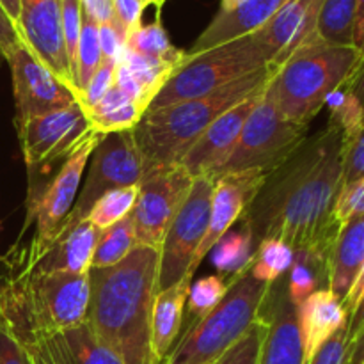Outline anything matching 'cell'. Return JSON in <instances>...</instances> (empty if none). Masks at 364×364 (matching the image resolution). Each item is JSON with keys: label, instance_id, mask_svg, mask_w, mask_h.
Here are the masks:
<instances>
[{"label": "cell", "instance_id": "obj_23", "mask_svg": "<svg viewBox=\"0 0 364 364\" xmlns=\"http://www.w3.org/2000/svg\"><path fill=\"white\" fill-rule=\"evenodd\" d=\"M364 265V215H355L341 224L329 258L327 290L341 302L350 294Z\"/></svg>", "mask_w": 364, "mask_h": 364}, {"label": "cell", "instance_id": "obj_5", "mask_svg": "<svg viewBox=\"0 0 364 364\" xmlns=\"http://www.w3.org/2000/svg\"><path fill=\"white\" fill-rule=\"evenodd\" d=\"M270 287L255 279L251 267L231 277L223 301L188 327L166 364H215L259 318Z\"/></svg>", "mask_w": 364, "mask_h": 364}, {"label": "cell", "instance_id": "obj_3", "mask_svg": "<svg viewBox=\"0 0 364 364\" xmlns=\"http://www.w3.org/2000/svg\"><path fill=\"white\" fill-rule=\"evenodd\" d=\"M274 71L276 70L265 66L210 95L148 110L134 128L144 173L159 167L178 166L185 153L217 117L249 96L263 91Z\"/></svg>", "mask_w": 364, "mask_h": 364}, {"label": "cell", "instance_id": "obj_1", "mask_svg": "<svg viewBox=\"0 0 364 364\" xmlns=\"http://www.w3.org/2000/svg\"><path fill=\"white\" fill-rule=\"evenodd\" d=\"M343 132L329 121L326 130L306 139L290 159L267 174L242 217L256 249L267 238H277L329 269L341 228L334 210L343 187Z\"/></svg>", "mask_w": 364, "mask_h": 364}, {"label": "cell", "instance_id": "obj_39", "mask_svg": "<svg viewBox=\"0 0 364 364\" xmlns=\"http://www.w3.org/2000/svg\"><path fill=\"white\" fill-rule=\"evenodd\" d=\"M306 364H350V338L347 326L334 333Z\"/></svg>", "mask_w": 364, "mask_h": 364}, {"label": "cell", "instance_id": "obj_48", "mask_svg": "<svg viewBox=\"0 0 364 364\" xmlns=\"http://www.w3.org/2000/svg\"><path fill=\"white\" fill-rule=\"evenodd\" d=\"M363 326H364V295L361 301H359V304L354 308V311L348 315L347 331H348V338H350V343L352 340L358 336L359 331L363 329Z\"/></svg>", "mask_w": 364, "mask_h": 364}, {"label": "cell", "instance_id": "obj_12", "mask_svg": "<svg viewBox=\"0 0 364 364\" xmlns=\"http://www.w3.org/2000/svg\"><path fill=\"white\" fill-rule=\"evenodd\" d=\"M4 57L13 77L16 124L78 103L77 91L52 73L21 39Z\"/></svg>", "mask_w": 364, "mask_h": 364}, {"label": "cell", "instance_id": "obj_52", "mask_svg": "<svg viewBox=\"0 0 364 364\" xmlns=\"http://www.w3.org/2000/svg\"><path fill=\"white\" fill-rule=\"evenodd\" d=\"M27 348H28V352L32 354V358H34L36 364H52V361H50V359L46 358V355L43 354L38 347H34V345H28Z\"/></svg>", "mask_w": 364, "mask_h": 364}, {"label": "cell", "instance_id": "obj_7", "mask_svg": "<svg viewBox=\"0 0 364 364\" xmlns=\"http://www.w3.org/2000/svg\"><path fill=\"white\" fill-rule=\"evenodd\" d=\"M308 124L288 119L263 91L245 121L237 146L215 178L242 171L270 173L301 148L308 139Z\"/></svg>", "mask_w": 364, "mask_h": 364}, {"label": "cell", "instance_id": "obj_14", "mask_svg": "<svg viewBox=\"0 0 364 364\" xmlns=\"http://www.w3.org/2000/svg\"><path fill=\"white\" fill-rule=\"evenodd\" d=\"M265 171H242V173H230L213 180L212 208H210V223L201 245L196 251L188 276L194 279L198 267L213 245L235 226L237 220L244 217L245 210L255 201L256 194L263 187L267 180Z\"/></svg>", "mask_w": 364, "mask_h": 364}, {"label": "cell", "instance_id": "obj_28", "mask_svg": "<svg viewBox=\"0 0 364 364\" xmlns=\"http://www.w3.org/2000/svg\"><path fill=\"white\" fill-rule=\"evenodd\" d=\"M137 245L132 213L107 230L100 231L98 244L92 255L91 269H109L123 262Z\"/></svg>", "mask_w": 364, "mask_h": 364}, {"label": "cell", "instance_id": "obj_32", "mask_svg": "<svg viewBox=\"0 0 364 364\" xmlns=\"http://www.w3.org/2000/svg\"><path fill=\"white\" fill-rule=\"evenodd\" d=\"M294 265V249L277 238H267L256 249L251 274L262 283L274 284Z\"/></svg>", "mask_w": 364, "mask_h": 364}, {"label": "cell", "instance_id": "obj_31", "mask_svg": "<svg viewBox=\"0 0 364 364\" xmlns=\"http://www.w3.org/2000/svg\"><path fill=\"white\" fill-rule=\"evenodd\" d=\"M139 198V185H130V187L114 188V191L105 192L95 205L91 206L85 219L96 228L103 231L112 224L119 223L124 217L130 215L135 208V203Z\"/></svg>", "mask_w": 364, "mask_h": 364}, {"label": "cell", "instance_id": "obj_24", "mask_svg": "<svg viewBox=\"0 0 364 364\" xmlns=\"http://www.w3.org/2000/svg\"><path fill=\"white\" fill-rule=\"evenodd\" d=\"M191 277L155 295L151 311V352L155 364H166L167 355L176 345L185 316Z\"/></svg>", "mask_w": 364, "mask_h": 364}, {"label": "cell", "instance_id": "obj_6", "mask_svg": "<svg viewBox=\"0 0 364 364\" xmlns=\"http://www.w3.org/2000/svg\"><path fill=\"white\" fill-rule=\"evenodd\" d=\"M270 60L272 53L258 32L231 39L196 55L187 53L181 66L153 98L148 110L164 109L178 102L210 95L238 78L269 66Z\"/></svg>", "mask_w": 364, "mask_h": 364}, {"label": "cell", "instance_id": "obj_10", "mask_svg": "<svg viewBox=\"0 0 364 364\" xmlns=\"http://www.w3.org/2000/svg\"><path fill=\"white\" fill-rule=\"evenodd\" d=\"M212 194V178H194L187 199L178 210L171 226L167 228V233L160 245L156 294L174 287L183 277H191L188 270L194 262L196 251L208 230Z\"/></svg>", "mask_w": 364, "mask_h": 364}, {"label": "cell", "instance_id": "obj_49", "mask_svg": "<svg viewBox=\"0 0 364 364\" xmlns=\"http://www.w3.org/2000/svg\"><path fill=\"white\" fill-rule=\"evenodd\" d=\"M354 46L364 55V0H358V14H355Z\"/></svg>", "mask_w": 364, "mask_h": 364}, {"label": "cell", "instance_id": "obj_38", "mask_svg": "<svg viewBox=\"0 0 364 364\" xmlns=\"http://www.w3.org/2000/svg\"><path fill=\"white\" fill-rule=\"evenodd\" d=\"M364 178V121L354 135L345 141L343 187Z\"/></svg>", "mask_w": 364, "mask_h": 364}, {"label": "cell", "instance_id": "obj_56", "mask_svg": "<svg viewBox=\"0 0 364 364\" xmlns=\"http://www.w3.org/2000/svg\"><path fill=\"white\" fill-rule=\"evenodd\" d=\"M363 364H364V363H363Z\"/></svg>", "mask_w": 364, "mask_h": 364}, {"label": "cell", "instance_id": "obj_4", "mask_svg": "<svg viewBox=\"0 0 364 364\" xmlns=\"http://www.w3.org/2000/svg\"><path fill=\"white\" fill-rule=\"evenodd\" d=\"M364 55L355 46L313 39L295 50L272 73L265 95L295 123L308 124L327 100L354 75Z\"/></svg>", "mask_w": 364, "mask_h": 364}, {"label": "cell", "instance_id": "obj_22", "mask_svg": "<svg viewBox=\"0 0 364 364\" xmlns=\"http://www.w3.org/2000/svg\"><path fill=\"white\" fill-rule=\"evenodd\" d=\"M299 331H301L304 364L315 355V352L347 326L348 313L343 302L331 290H316L299 306Z\"/></svg>", "mask_w": 364, "mask_h": 364}, {"label": "cell", "instance_id": "obj_54", "mask_svg": "<svg viewBox=\"0 0 364 364\" xmlns=\"http://www.w3.org/2000/svg\"><path fill=\"white\" fill-rule=\"evenodd\" d=\"M144 2L148 4V6H156V9H159L160 13V9H162V6L167 2V0H144Z\"/></svg>", "mask_w": 364, "mask_h": 364}, {"label": "cell", "instance_id": "obj_2", "mask_svg": "<svg viewBox=\"0 0 364 364\" xmlns=\"http://www.w3.org/2000/svg\"><path fill=\"white\" fill-rule=\"evenodd\" d=\"M159 262V247L137 244L117 265L89 270L91 302L87 322L123 364H155L151 311Z\"/></svg>", "mask_w": 364, "mask_h": 364}, {"label": "cell", "instance_id": "obj_27", "mask_svg": "<svg viewBox=\"0 0 364 364\" xmlns=\"http://www.w3.org/2000/svg\"><path fill=\"white\" fill-rule=\"evenodd\" d=\"M127 48L135 53H141V55L169 63L176 68H180L187 57V52L178 50L171 43L169 36L160 21V14H156V20L153 23L141 25L127 36Z\"/></svg>", "mask_w": 364, "mask_h": 364}, {"label": "cell", "instance_id": "obj_11", "mask_svg": "<svg viewBox=\"0 0 364 364\" xmlns=\"http://www.w3.org/2000/svg\"><path fill=\"white\" fill-rule=\"evenodd\" d=\"M194 178L178 166L159 167L142 174L139 198L132 212L139 245H162L167 228L187 199Z\"/></svg>", "mask_w": 364, "mask_h": 364}, {"label": "cell", "instance_id": "obj_8", "mask_svg": "<svg viewBox=\"0 0 364 364\" xmlns=\"http://www.w3.org/2000/svg\"><path fill=\"white\" fill-rule=\"evenodd\" d=\"M102 134L89 130L73 151L63 160L55 176L38 191L36 196H28V212L25 228L34 220L36 237L32 244L23 251L27 258H36L48 247L50 240L63 226L64 219L70 215L77 196L80 192L82 174L87 169L89 159L98 146Z\"/></svg>", "mask_w": 364, "mask_h": 364}, {"label": "cell", "instance_id": "obj_34", "mask_svg": "<svg viewBox=\"0 0 364 364\" xmlns=\"http://www.w3.org/2000/svg\"><path fill=\"white\" fill-rule=\"evenodd\" d=\"M146 114V109L135 102H127L117 109L103 114H87L89 124L96 134H116V132L134 130Z\"/></svg>", "mask_w": 364, "mask_h": 364}, {"label": "cell", "instance_id": "obj_20", "mask_svg": "<svg viewBox=\"0 0 364 364\" xmlns=\"http://www.w3.org/2000/svg\"><path fill=\"white\" fill-rule=\"evenodd\" d=\"M287 2L288 0H242L231 9H219L187 53L196 55L231 39L259 31Z\"/></svg>", "mask_w": 364, "mask_h": 364}, {"label": "cell", "instance_id": "obj_33", "mask_svg": "<svg viewBox=\"0 0 364 364\" xmlns=\"http://www.w3.org/2000/svg\"><path fill=\"white\" fill-rule=\"evenodd\" d=\"M230 281L223 276H208L198 279L194 283L192 281L191 288H188L187 297V311L191 315V326L201 320L203 316L208 315L226 295Z\"/></svg>", "mask_w": 364, "mask_h": 364}, {"label": "cell", "instance_id": "obj_37", "mask_svg": "<svg viewBox=\"0 0 364 364\" xmlns=\"http://www.w3.org/2000/svg\"><path fill=\"white\" fill-rule=\"evenodd\" d=\"M116 68L117 63H114V60H102V64H100V68L92 75L87 87L84 89L80 96V105L85 110L92 109L114 87V84H116Z\"/></svg>", "mask_w": 364, "mask_h": 364}, {"label": "cell", "instance_id": "obj_19", "mask_svg": "<svg viewBox=\"0 0 364 364\" xmlns=\"http://www.w3.org/2000/svg\"><path fill=\"white\" fill-rule=\"evenodd\" d=\"M98 237L100 230H96L87 219H82L73 226L57 231L48 247L36 258H27L21 252L18 263L36 272L87 274L91 270Z\"/></svg>", "mask_w": 364, "mask_h": 364}, {"label": "cell", "instance_id": "obj_9", "mask_svg": "<svg viewBox=\"0 0 364 364\" xmlns=\"http://www.w3.org/2000/svg\"><path fill=\"white\" fill-rule=\"evenodd\" d=\"M142 173H144V166H142V155L135 141L134 130L102 135L98 146L89 159L84 187L78 192L70 215L64 219L59 230L73 226L85 219L91 206L105 192L141 183Z\"/></svg>", "mask_w": 364, "mask_h": 364}, {"label": "cell", "instance_id": "obj_30", "mask_svg": "<svg viewBox=\"0 0 364 364\" xmlns=\"http://www.w3.org/2000/svg\"><path fill=\"white\" fill-rule=\"evenodd\" d=\"M117 63H123L124 66L132 71V75L137 78L139 85H141L142 92H144L146 96V102H148L149 105H151L153 98L162 91V87L166 85V82L169 80L171 75L178 70L176 66H173V64L169 63H164V60L132 52L127 46H124L123 53H121Z\"/></svg>", "mask_w": 364, "mask_h": 364}, {"label": "cell", "instance_id": "obj_47", "mask_svg": "<svg viewBox=\"0 0 364 364\" xmlns=\"http://www.w3.org/2000/svg\"><path fill=\"white\" fill-rule=\"evenodd\" d=\"M343 87L347 89L348 95L355 100V103H358L359 109H361L364 114V59L358 66V70L354 71V75L345 82Z\"/></svg>", "mask_w": 364, "mask_h": 364}, {"label": "cell", "instance_id": "obj_43", "mask_svg": "<svg viewBox=\"0 0 364 364\" xmlns=\"http://www.w3.org/2000/svg\"><path fill=\"white\" fill-rule=\"evenodd\" d=\"M148 7L144 0H114V13L117 23L121 25L127 36L137 27H141L142 13Z\"/></svg>", "mask_w": 364, "mask_h": 364}, {"label": "cell", "instance_id": "obj_15", "mask_svg": "<svg viewBox=\"0 0 364 364\" xmlns=\"http://www.w3.org/2000/svg\"><path fill=\"white\" fill-rule=\"evenodd\" d=\"M16 31L27 48L52 73L73 87L64 52L60 0H20Z\"/></svg>", "mask_w": 364, "mask_h": 364}, {"label": "cell", "instance_id": "obj_53", "mask_svg": "<svg viewBox=\"0 0 364 364\" xmlns=\"http://www.w3.org/2000/svg\"><path fill=\"white\" fill-rule=\"evenodd\" d=\"M242 0H223V4H220V9H231V7H235L237 4H240Z\"/></svg>", "mask_w": 364, "mask_h": 364}, {"label": "cell", "instance_id": "obj_35", "mask_svg": "<svg viewBox=\"0 0 364 364\" xmlns=\"http://www.w3.org/2000/svg\"><path fill=\"white\" fill-rule=\"evenodd\" d=\"M267 318L265 315H259L251 326V329L223 355L215 364H258L259 350H262L263 338L267 334Z\"/></svg>", "mask_w": 364, "mask_h": 364}, {"label": "cell", "instance_id": "obj_17", "mask_svg": "<svg viewBox=\"0 0 364 364\" xmlns=\"http://www.w3.org/2000/svg\"><path fill=\"white\" fill-rule=\"evenodd\" d=\"M297 311L299 308L288 297L287 284L276 281L262 309L269 326L258 364H304Z\"/></svg>", "mask_w": 364, "mask_h": 364}, {"label": "cell", "instance_id": "obj_44", "mask_svg": "<svg viewBox=\"0 0 364 364\" xmlns=\"http://www.w3.org/2000/svg\"><path fill=\"white\" fill-rule=\"evenodd\" d=\"M114 85H116L117 89H121V91H123L124 95L132 100V102L139 103V105H142L146 110H148L149 103L146 102V96H144V92H142V87L139 85L137 78L132 75V71L128 70L123 63H117L116 84Z\"/></svg>", "mask_w": 364, "mask_h": 364}, {"label": "cell", "instance_id": "obj_29", "mask_svg": "<svg viewBox=\"0 0 364 364\" xmlns=\"http://www.w3.org/2000/svg\"><path fill=\"white\" fill-rule=\"evenodd\" d=\"M102 48L98 39V25L82 13V31L77 46V57H75L73 68V87L78 95V103L84 89L87 87L89 80L102 64Z\"/></svg>", "mask_w": 364, "mask_h": 364}, {"label": "cell", "instance_id": "obj_26", "mask_svg": "<svg viewBox=\"0 0 364 364\" xmlns=\"http://www.w3.org/2000/svg\"><path fill=\"white\" fill-rule=\"evenodd\" d=\"M212 262L219 270V276L231 279L242 270L251 267L252 256L256 252L255 240L247 228L242 230H230L215 245L212 251Z\"/></svg>", "mask_w": 364, "mask_h": 364}, {"label": "cell", "instance_id": "obj_55", "mask_svg": "<svg viewBox=\"0 0 364 364\" xmlns=\"http://www.w3.org/2000/svg\"><path fill=\"white\" fill-rule=\"evenodd\" d=\"M6 63V57H4V53H2V50H0V66H2V64Z\"/></svg>", "mask_w": 364, "mask_h": 364}, {"label": "cell", "instance_id": "obj_45", "mask_svg": "<svg viewBox=\"0 0 364 364\" xmlns=\"http://www.w3.org/2000/svg\"><path fill=\"white\" fill-rule=\"evenodd\" d=\"M82 13L91 18L96 25L116 23L114 0H80Z\"/></svg>", "mask_w": 364, "mask_h": 364}, {"label": "cell", "instance_id": "obj_21", "mask_svg": "<svg viewBox=\"0 0 364 364\" xmlns=\"http://www.w3.org/2000/svg\"><path fill=\"white\" fill-rule=\"evenodd\" d=\"M28 345L38 347L52 364H123L119 355L96 336L87 320L59 333L36 334Z\"/></svg>", "mask_w": 364, "mask_h": 364}, {"label": "cell", "instance_id": "obj_13", "mask_svg": "<svg viewBox=\"0 0 364 364\" xmlns=\"http://www.w3.org/2000/svg\"><path fill=\"white\" fill-rule=\"evenodd\" d=\"M21 153L28 167L66 159L91 130L87 110L80 103L31 117L16 124Z\"/></svg>", "mask_w": 364, "mask_h": 364}, {"label": "cell", "instance_id": "obj_42", "mask_svg": "<svg viewBox=\"0 0 364 364\" xmlns=\"http://www.w3.org/2000/svg\"><path fill=\"white\" fill-rule=\"evenodd\" d=\"M0 364H36L27 347L0 326Z\"/></svg>", "mask_w": 364, "mask_h": 364}, {"label": "cell", "instance_id": "obj_41", "mask_svg": "<svg viewBox=\"0 0 364 364\" xmlns=\"http://www.w3.org/2000/svg\"><path fill=\"white\" fill-rule=\"evenodd\" d=\"M98 39L102 48L103 60H114L117 63L127 46V32L117 23L98 25Z\"/></svg>", "mask_w": 364, "mask_h": 364}, {"label": "cell", "instance_id": "obj_50", "mask_svg": "<svg viewBox=\"0 0 364 364\" xmlns=\"http://www.w3.org/2000/svg\"><path fill=\"white\" fill-rule=\"evenodd\" d=\"M364 363V326L350 343V364Z\"/></svg>", "mask_w": 364, "mask_h": 364}, {"label": "cell", "instance_id": "obj_16", "mask_svg": "<svg viewBox=\"0 0 364 364\" xmlns=\"http://www.w3.org/2000/svg\"><path fill=\"white\" fill-rule=\"evenodd\" d=\"M265 91V89H263ZM263 91L249 96L238 105L231 107L228 112L217 117L212 124L205 130V134L192 144V148L185 153L180 166L191 174L192 178H215L220 167L230 159L231 151L237 146L244 124L249 114L255 109L256 102Z\"/></svg>", "mask_w": 364, "mask_h": 364}, {"label": "cell", "instance_id": "obj_51", "mask_svg": "<svg viewBox=\"0 0 364 364\" xmlns=\"http://www.w3.org/2000/svg\"><path fill=\"white\" fill-rule=\"evenodd\" d=\"M0 6H2V9L6 11L7 16L11 18L14 27H16L18 16H20V0H0Z\"/></svg>", "mask_w": 364, "mask_h": 364}, {"label": "cell", "instance_id": "obj_40", "mask_svg": "<svg viewBox=\"0 0 364 364\" xmlns=\"http://www.w3.org/2000/svg\"><path fill=\"white\" fill-rule=\"evenodd\" d=\"M334 213L340 224L355 215H364V178L341 187Z\"/></svg>", "mask_w": 364, "mask_h": 364}, {"label": "cell", "instance_id": "obj_18", "mask_svg": "<svg viewBox=\"0 0 364 364\" xmlns=\"http://www.w3.org/2000/svg\"><path fill=\"white\" fill-rule=\"evenodd\" d=\"M323 0H288L269 23L263 25L259 38L272 53L269 66L277 70L291 53L316 39V21Z\"/></svg>", "mask_w": 364, "mask_h": 364}, {"label": "cell", "instance_id": "obj_25", "mask_svg": "<svg viewBox=\"0 0 364 364\" xmlns=\"http://www.w3.org/2000/svg\"><path fill=\"white\" fill-rule=\"evenodd\" d=\"M358 0H323L316 21V36L323 43L354 46Z\"/></svg>", "mask_w": 364, "mask_h": 364}, {"label": "cell", "instance_id": "obj_36", "mask_svg": "<svg viewBox=\"0 0 364 364\" xmlns=\"http://www.w3.org/2000/svg\"><path fill=\"white\" fill-rule=\"evenodd\" d=\"M60 11H63L64 52H66L68 66H70L71 71V80H73L75 57H77V46L82 31L80 0H60Z\"/></svg>", "mask_w": 364, "mask_h": 364}, {"label": "cell", "instance_id": "obj_46", "mask_svg": "<svg viewBox=\"0 0 364 364\" xmlns=\"http://www.w3.org/2000/svg\"><path fill=\"white\" fill-rule=\"evenodd\" d=\"M18 41H20V36H18L16 27H14L11 18L7 16L6 11L0 6V50H2L4 55H6Z\"/></svg>", "mask_w": 364, "mask_h": 364}]
</instances>
